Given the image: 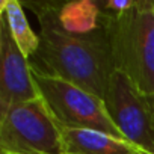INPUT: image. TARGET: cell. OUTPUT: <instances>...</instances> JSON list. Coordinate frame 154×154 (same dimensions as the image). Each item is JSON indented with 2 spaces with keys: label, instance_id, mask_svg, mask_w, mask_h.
Segmentation results:
<instances>
[{
  "label": "cell",
  "instance_id": "6da1fadb",
  "mask_svg": "<svg viewBox=\"0 0 154 154\" xmlns=\"http://www.w3.org/2000/svg\"><path fill=\"white\" fill-rule=\"evenodd\" d=\"M39 21V48L33 68L56 75L104 100L115 65L106 30L91 35L66 32L57 17V3H26Z\"/></svg>",
  "mask_w": 154,
  "mask_h": 154
},
{
  "label": "cell",
  "instance_id": "7a4b0ae2",
  "mask_svg": "<svg viewBox=\"0 0 154 154\" xmlns=\"http://www.w3.org/2000/svg\"><path fill=\"white\" fill-rule=\"evenodd\" d=\"M104 17L115 69L145 94L154 95V9L151 0H136L121 15Z\"/></svg>",
  "mask_w": 154,
  "mask_h": 154
},
{
  "label": "cell",
  "instance_id": "3957f363",
  "mask_svg": "<svg viewBox=\"0 0 154 154\" xmlns=\"http://www.w3.org/2000/svg\"><path fill=\"white\" fill-rule=\"evenodd\" d=\"M0 154H68L62 127L41 97L0 115Z\"/></svg>",
  "mask_w": 154,
  "mask_h": 154
},
{
  "label": "cell",
  "instance_id": "277c9868",
  "mask_svg": "<svg viewBox=\"0 0 154 154\" xmlns=\"http://www.w3.org/2000/svg\"><path fill=\"white\" fill-rule=\"evenodd\" d=\"M32 77L39 97L62 128H88L125 139L112 121L103 98L33 66Z\"/></svg>",
  "mask_w": 154,
  "mask_h": 154
},
{
  "label": "cell",
  "instance_id": "5b68a950",
  "mask_svg": "<svg viewBox=\"0 0 154 154\" xmlns=\"http://www.w3.org/2000/svg\"><path fill=\"white\" fill-rule=\"evenodd\" d=\"M104 103L122 136L145 152L154 154V95L142 92L127 75L115 71Z\"/></svg>",
  "mask_w": 154,
  "mask_h": 154
},
{
  "label": "cell",
  "instance_id": "8992f818",
  "mask_svg": "<svg viewBox=\"0 0 154 154\" xmlns=\"http://www.w3.org/2000/svg\"><path fill=\"white\" fill-rule=\"evenodd\" d=\"M38 97L30 60L17 45L5 17L0 14V115L14 104Z\"/></svg>",
  "mask_w": 154,
  "mask_h": 154
},
{
  "label": "cell",
  "instance_id": "52a82bcc",
  "mask_svg": "<svg viewBox=\"0 0 154 154\" xmlns=\"http://www.w3.org/2000/svg\"><path fill=\"white\" fill-rule=\"evenodd\" d=\"M69 154H148L127 139L88 128H62Z\"/></svg>",
  "mask_w": 154,
  "mask_h": 154
},
{
  "label": "cell",
  "instance_id": "ba28073f",
  "mask_svg": "<svg viewBox=\"0 0 154 154\" xmlns=\"http://www.w3.org/2000/svg\"><path fill=\"white\" fill-rule=\"evenodd\" d=\"M57 17L62 27L74 35H91L104 29V17L100 3L92 0L57 3Z\"/></svg>",
  "mask_w": 154,
  "mask_h": 154
},
{
  "label": "cell",
  "instance_id": "9c48e42d",
  "mask_svg": "<svg viewBox=\"0 0 154 154\" xmlns=\"http://www.w3.org/2000/svg\"><path fill=\"white\" fill-rule=\"evenodd\" d=\"M0 14L8 23V27L27 59L33 57L39 48V35H36L24 14L23 5L18 0H2L0 2Z\"/></svg>",
  "mask_w": 154,
  "mask_h": 154
},
{
  "label": "cell",
  "instance_id": "30bf717a",
  "mask_svg": "<svg viewBox=\"0 0 154 154\" xmlns=\"http://www.w3.org/2000/svg\"><path fill=\"white\" fill-rule=\"evenodd\" d=\"M100 8L103 11V15L106 17H115V15H121L125 11L131 9L136 3V0H103L98 2Z\"/></svg>",
  "mask_w": 154,
  "mask_h": 154
},
{
  "label": "cell",
  "instance_id": "8fae6325",
  "mask_svg": "<svg viewBox=\"0 0 154 154\" xmlns=\"http://www.w3.org/2000/svg\"><path fill=\"white\" fill-rule=\"evenodd\" d=\"M151 3H152V9H154V0H151Z\"/></svg>",
  "mask_w": 154,
  "mask_h": 154
},
{
  "label": "cell",
  "instance_id": "7c38bea8",
  "mask_svg": "<svg viewBox=\"0 0 154 154\" xmlns=\"http://www.w3.org/2000/svg\"><path fill=\"white\" fill-rule=\"evenodd\" d=\"M68 154H69V152H68Z\"/></svg>",
  "mask_w": 154,
  "mask_h": 154
}]
</instances>
